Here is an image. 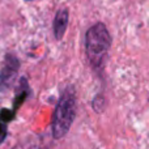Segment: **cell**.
I'll return each instance as SVG.
<instances>
[{"label": "cell", "instance_id": "7a4b0ae2", "mask_svg": "<svg viewBox=\"0 0 149 149\" xmlns=\"http://www.w3.org/2000/svg\"><path fill=\"white\" fill-rule=\"evenodd\" d=\"M76 116V97L72 89L64 90L56 105L52 119V136L54 139H62L73 123Z\"/></svg>", "mask_w": 149, "mask_h": 149}, {"label": "cell", "instance_id": "8992f818", "mask_svg": "<svg viewBox=\"0 0 149 149\" xmlns=\"http://www.w3.org/2000/svg\"><path fill=\"white\" fill-rule=\"evenodd\" d=\"M13 149H41V148H39L38 143L36 140H26V141L17 144Z\"/></svg>", "mask_w": 149, "mask_h": 149}, {"label": "cell", "instance_id": "52a82bcc", "mask_svg": "<svg viewBox=\"0 0 149 149\" xmlns=\"http://www.w3.org/2000/svg\"><path fill=\"white\" fill-rule=\"evenodd\" d=\"M7 126H5V123L0 119V144H3V141L5 140V137H7Z\"/></svg>", "mask_w": 149, "mask_h": 149}, {"label": "cell", "instance_id": "277c9868", "mask_svg": "<svg viewBox=\"0 0 149 149\" xmlns=\"http://www.w3.org/2000/svg\"><path fill=\"white\" fill-rule=\"evenodd\" d=\"M68 17H70V13H68L67 8L59 9L58 13L55 15L52 28H54V36L58 41H60V39L64 37V33H65L67 26H68Z\"/></svg>", "mask_w": 149, "mask_h": 149}, {"label": "cell", "instance_id": "5b68a950", "mask_svg": "<svg viewBox=\"0 0 149 149\" xmlns=\"http://www.w3.org/2000/svg\"><path fill=\"white\" fill-rule=\"evenodd\" d=\"M29 93V86H28V81L25 79L20 80V84L17 86V90H16V95H15V101H13V113H17V110L20 109V106L22 105V102L25 101V98L28 97Z\"/></svg>", "mask_w": 149, "mask_h": 149}, {"label": "cell", "instance_id": "6da1fadb", "mask_svg": "<svg viewBox=\"0 0 149 149\" xmlns=\"http://www.w3.org/2000/svg\"><path fill=\"white\" fill-rule=\"evenodd\" d=\"M111 39L105 24L98 22L88 29L85 34V51L90 65L94 70H101L107 58Z\"/></svg>", "mask_w": 149, "mask_h": 149}, {"label": "cell", "instance_id": "3957f363", "mask_svg": "<svg viewBox=\"0 0 149 149\" xmlns=\"http://www.w3.org/2000/svg\"><path fill=\"white\" fill-rule=\"evenodd\" d=\"M20 68V62L15 55H7L0 70V92H7L12 88Z\"/></svg>", "mask_w": 149, "mask_h": 149}]
</instances>
